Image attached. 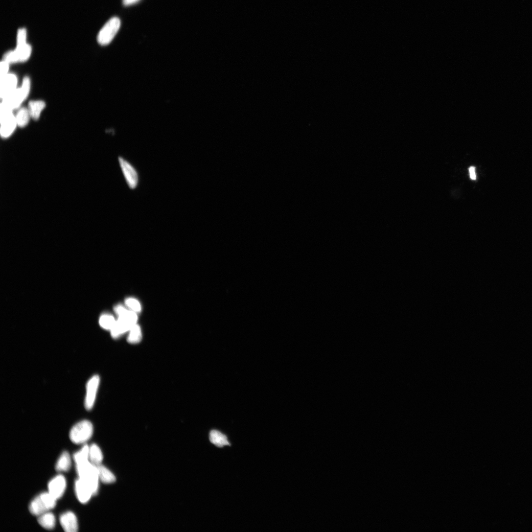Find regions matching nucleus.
Segmentation results:
<instances>
[{"label":"nucleus","mask_w":532,"mask_h":532,"mask_svg":"<svg viewBox=\"0 0 532 532\" xmlns=\"http://www.w3.org/2000/svg\"><path fill=\"white\" fill-rule=\"evenodd\" d=\"M71 467V459L69 453L67 451H64L58 459L56 465V470L58 472H67Z\"/></svg>","instance_id":"obj_18"},{"label":"nucleus","mask_w":532,"mask_h":532,"mask_svg":"<svg viewBox=\"0 0 532 532\" xmlns=\"http://www.w3.org/2000/svg\"><path fill=\"white\" fill-rule=\"evenodd\" d=\"M18 79L17 76L12 73H9L4 78L0 79V96L2 99L6 98L18 88Z\"/></svg>","instance_id":"obj_10"},{"label":"nucleus","mask_w":532,"mask_h":532,"mask_svg":"<svg viewBox=\"0 0 532 532\" xmlns=\"http://www.w3.org/2000/svg\"><path fill=\"white\" fill-rule=\"evenodd\" d=\"M89 460L93 464L96 466L101 464L103 462V453L96 444L93 443L90 446Z\"/></svg>","instance_id":"obj_17"},{"label":"nucleus","mask_w":532,"mask_h":532,"mask_svg":"<svg viewBox=\"0 0 532 532\" xmlns=\"http://www.w3.org/2000/svg\"><path fill=\"white\" fill-rule=\"evenodd\" d=\"M116 321L112 316L104 315L100 318L99 324L104 329L111 330L115 326Z\"/></svg>","instance_id":"obj_24"},{"label":"nucleus","mask_w":532,"mask_h":532,"mask_svg":"<svg viewBox=\"0 0 532 532\" xmlns=\"http://www.w3.org/2000/svg\"><path fill=\"white\" fill-rule=\"evenodd\" d=\"M138 317L136 312L127 309L120 316L113 329L111 330L114 338H117L123 335L137 324Z\"/></svg>","instance_id":"obj_3"},{"label":"nucleus","mask_w":532,"mask_h":532,"mask_svg":"<svg viewBox=\"0 0 532 532\" xmlns=\"http://www.w3.org/2000/svg\"><path fill=\"white\" fill-rule=\"evenodd\" d=\"M17 39V44H23L27 43V31L25 28L20 29L18 30Z\"/></svg>","instance_id":"obj_26"},{"label":"nucleus","mask_w":532,"mask_h":532,"mask_svg":"<svg viewBox=\"0 0 532 532\" xmlns=\"http://www.w3.org/2000/svg\"><path fill=\"white\" fill-rule=\"evenodd\" d=\"M0 111V134L3 138H8L14 133L18 126L16 116L13 114V111L2 104Z\"/></svg>","instance_id":"obj_6"},{"label":"nucleus","mask_w":532,"mask_h":532,"mask_svg":"<svg viewBox=\"0 0 532 532\" xmlns=\"http://www.w3.org/2000/svg\"><path fill=\"white\" fill-rule=\"evenodd\" d=\"M75 492L78 500L82 504L87 503L94 495L92 487L85 481L79 478L75 483Z\"/></svg>","instance_id":"obj_12"},{"label":"nucleus","mask_w":532,"mask_h":532,"mask_svg":"<svg viewBox=\"0 0 532 532\" xmlns=\"http://www.w3.org/2000/svg\"><path fill=\"white\" fill-rule=\"evenodd\" d=\"M122 173L129 188L135 189L139 183V175L134 167L123 158H118Z\"/></svg>","instance_id":"obj_9"},{"label":"nucleus","mask_w":532,"mask_h":532,"mask_svg":"<svg viewBox=\"0 0 532 532\" xmlns=\"http://www.w3.org/2000/svg\"><path fill=\"white\" fill-rule=\"evenodd\" d=\"M10 64L3 60L0 64V79L5 77L9 73Z\"/></svg>","instance_id":"obj_27"},{"label":"nucleus","mask_w":532,"mask_h":532,"mask_svg":"<svg viewBox=\"0 0 532 532\" xmlns=\"http://www.w3.org/2000/svg\"><path fill=\"white\" fill-rule=\"evenodd\" d=\"M31 90V81L28 77H25L22 87L17 89L11 94L2 99L1 104L14 111L19 108L27 98Z\"/></svg>","instance_id":"obj_1"},{"label":"nucleus","mask_w":532,"mask_h":532,"mask_svg":"<svg viewBox=\"0 0 532 532\" xmlns=\"http://www.w3.org/2000/svg\"><path fill=\"white\" fill-rule=\"evenodd\" d=\"M139 0H123V4L126 6H130L137 3Z\"/></svg>","instance_id":"obj_28"},{"label":"nucleus","mask_w":532,"mask_h":532,"mask_svg":"<svg viewBox=\"0 0 532 532\" xmlns=\"http://www.w3.org/2000/svg\"><path fill=\"white\" fill-rule=\"evenodd\" d=\"M46 103L42 100H34L29 102L28 109L31 118L35 120L39 119L41 113L46 108Z\"/></svg>","instance_id":"obj_16"},{"label":"nucleus","mask_w":532,"mask_h":532,"mask_svg":"<svg viewBox=\"0 0 532 532\" xmlns=\"http://www.w3.org/2000/svg\"><path fill=\"white\" fill-rule=\"evenodd\" d=\"M38 521L43 528L52 530L55 527L56 519L52 513L47 512L40 515Z\"/></svg>","instance_id":"obj_19"},{"label":"nucleus","mask_w":532,"mask_h":532,"mask_svg":"<svg viewBox=\"0 0 532 532\" xmlns=\"http://www.w3.org/2000/svg\"><path fill=\"white\" fill-rule=\"evenodd\" d=\"M60 524L66 532H77L79 526L77 516L71 511L63 513L60 517Z\"/></svg>","instance_id":"obj_14"},{"label":"nucleus","mask_w":532,"mask_h":532,"mask_svg":"<svg viewBox=\"0 0 532 532\" xmlns=\"http://www.w3.org/2000/svg\"><path fill=\"white\" fill-rule=\"evenodd\" d=\"M100 384V377L98 375L93 376L88 382L85 405L87 410H91L94 404L98 389Z\"/></svg>","instance_id":"obj_11"},{"label":"nucleus","mask_w":532,"mask_h":532,"mask_svg":"<svg viewBox=\"0 0 532 532\" xmlns=\"http://www.w3.org/2000/svg\"><path fill=\"white\" fill-rule=\"evenodd\" d=\"M56 500L49 492L43 493L32 501L29 511L33 515L39 516L54 508Z\"/></svg>","instance_id":"obj_4"},{"label":"nucleus","mask_w":532,"mask_h":532,"mask_svg":"<svg viewBox=\"0 0 532 532\" xmlns=\"http://www.w3.org/2000/svg\"><path fill=\"white\" fill-rule=\"evenodd\" d=\"M210 441L218 447H223L225 446H231V444L228 440L226 435L219 431L212 430L209 433Z\"/></svg>","instance_id":"obj_15"},{"label":"nucleus","mask_w":532,"mask_h":532,"mask_svg":"<svg viewBox=\"0 0 532 532\" xmlns=\"http://www.w3.org/2000/svg\"><path fill=\"white\" fill-rule=\"evenodd\" d=\"M93 426L91 422L83 420L74 425L69 432L70 440L75 444H83L91 439Z\"/></svg>","instance_id":"obj_5"},{"label":"nucleus","mask_w":532,"mask_h":532,"mask_svg":"<svg viewBox=\"0 0 532 532\" xmlns=\"http://www.w3.org/2000/svg\"><path fill=\"white\" fill-rule=\"evenodd\" d=\"M100 480L104 484H113L116 481V478L113 473L104 466L100 464L97 466Z\"/></svg>","instance_id":"obj_20"},{"label":"nucleus","mask_w":532,"mask_h":532,"mask_svg":"<svg viewBox=\"0 0 532 532\" xmlns=\"http://www.w3.org/2000/svg\"><path fill=\"white\" fill-rule=\"evenodd\" d=\"M32 47L28 44L17 45L15 50L6 52L3 57V60L10 64L25 62L30 57L32 53Z\"/></svg>","instance_id":"obj_8"},{"label":"nucleus","mask_w":532,"mask_h":532,"mask_svg":"<svg viewBox=\"0 0 532 532\" xmlns=\"http://www.w3.org/2000/svg\"><path fill=\"white\" fill-rule=\"evenodd\" d=\"M125 304L131 311L136 313L139 312L141 311V306L139 302L134 298H129L125 300Z\"/></svg>","instance_id":"obj_25"},{"label":"nucleus","mask_w":532,"mask_h":532,"mask_svg":"<svg viewBox=\"0 0 532 532\" xmlns=\"http://www.w3.org/2000/svg\"><path fill=\"white\" fill-rule=\"evenodd\" d=\"M15 116L18 126L22 128L26 126L31 118L28 108L25 107L20 108Z\"/></svg>","instance_id":"obj_21"},{"label":"nucleus","mask_w":532,"mask_h":532,"mask_svg":"<svg viewBox=\"0 0 532 532\" xmlns=\"http://www.w3.org/2000/svg\"><path fill=\"white\" fill-rule=\"evenodd\" d=\"M469 172L471 179L473 180H476V175L475 173V168L474 167H471L469 168Z\"/></svg>","instance_id":"obj_29"},{"label":"nucleus","mask_w":532,"mask_h":532,"mask_svg":"<svg viewBox=\"0 0 532 532\" xmlns=\"http://www.w3.org/2000/svg\"><path fill=\"white\" fill-rule=\"evenodd\" d=\"M66 486V480L65 477L62 475H58L48 483V492L57 500L62 497L64 494Z\"/></svg>","instance_id":"obj_13"},{"label":"nucleus","mask_w":532,"mask_h":532,"mask_svg":"<svg viewBox=\"0 0 532 532\" xmlns=\"http://www.w3.org/2000/svg\"><path fill=\"white\" fill-rule=\"evenodd\" d=\"M76 469L79 478L90 485L95 495L98 493L100 481L97 466L89 461L81 464L76 465Z\"/></svg>","instance_id":"obj_2"},{"label":"nucleus","mask_w":532,"mask_h":532,"mask_svg":"<svg viewBox=\"0 0 532 532\" xmlns=\"http://www.w3.org/2000/svg\"><path fill=\"white\" fill-rule=\"evenodd\" d=\"M89 448L88 445H85L82 448L73 455V460L76 465H79L90 461Z\"/></svg>","instance_id":"obj_22"},{"label":"nucleus","mask_w":532,"mask_h":532,"mask_svg":"<svg viewBox=\"0 0 532 532\" xmlns=\"http://www.w3.org/2000/svg\"><path fill=\"white\" fill-rule=\"evenodd\" d=\"M121 25L119 18L114 17L110 19L100 31L97 36L98 43L101 46H107L113 41Z\"/></svg>","instance_id":"obj_7"},{"label":"nucleus","mask_w":532,"mask_h":532,"mask_svg":"<svg viewBox=\"0 0 532 532\" xmlns=\"http://www.w3.org/2000/svg\"><path fill=\"white\" fill-rule=\"evenodd\" d=\"M128 342L130 344H137L139 343L142 337L141 331L140 327L136 324L129 331Z\"/></svg>","instance_id":"obj_23"}]
</instances>
